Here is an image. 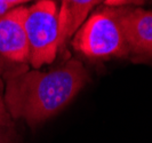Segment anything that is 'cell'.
I'll list each match as a JSON object with an SVG mask.
<instances>
[{"mask_svg":"<svg viewBox=\"0 0 152 143\" xmlns=\"http://www.w3.org/2000/svg\"><path fill=\"white\" fill-rule=\"evenodd\" d=\"M4 78L8 113L34 126L68 106L87 83L88 73L73 59L47 71L25 70Z\"/></svg>","mask_w":152,"mask_h":143,"instance_id":"6da1fadb","label":"cell"},{"mask_svg":"<svg viewBox=\"0 0 152 143\" xmlns=\"http://www.w3.org/2000/svg\"><path fill=\"white\" fill-rule=\"evenodd\" d=\"M72 46L91 59L129 54L120 22V7L107 6L93 13L75 33Z\"/></svg>","mask_w":152,"mask_h":143,"instance_id":"7a4b0ae2","label":"cell"},{"mask_svg":"<svg viewBox=\"0 0 152 143\" xmlns=\"http://www.w3.org/2000/svg\"><path fill=\"white\" fill-rule=\"evenodd\" d=\"M24 30L30 48V64L34 69L54 62L58 46V10L54 0H38L25 7Z\"/></svg>","mask_w":152,"mask_h":143,"instance_id":"3957f363","label":"cell"},{"mask_svg":"<svg viewBox=\"0 0 152 143\" xmlns=\"http://www.w3.org/2000/svg\"><path fill=\"white\" fill-rule=\"evenodd\" d=\"M25 7L12 8L0 18V75L17 73L28 70L30 48L24 30Z\"/></svg>","mask_w":152,"mask_h":143,"instance_id":"277c9868","label":"cell"},{"mask_svg":"<svg viewBox=\"0 0 152 143\" xmlns=\"http://www.w3.org/2000/svg\"><path fill=\"white\" fill-rule=\"evenodd\" d=\"M120 22L130 53L152 55V10L120 7Z\"/></svg>","mask_w":152,"mask_h":143,"instance_id":"5b68a950","label":"cell"},{"mask_svg":"<svg viewBox=\"0 0 152 143\" xmlns=\"http://www.w3.org/2000/svg\"><path fill=\"white\" fill-rule=\"evenodd\" d=\"M104 0H62L58 10V46H63L83 25L93 8Z\"/></svg>","mask_w":152,"mask_h":143,"instance_id":"8992f818","label":"cell"},{"mask_svg":"<svg viewBox=\"0 0 152 143\" xmlns=\"http://www.w3.org/2000/svg\"><path fill=\"white\" fill-rule=\"evenodd\" d=\"M144 0H104V5L107 7H125L129 5H142Z\"/></svg>","mask_w":152,"mask_h":143,"instance_id":"52a82bcc","label":"cell"},{"mask_svg":"<svg viewBox=\"0 0 152 143\" xmlns=\"http://www.w3.org/2000/svg\"><path fill=\"white\" fill-rule=\"evenodd\" d=\"M8 125H10V114L8 113L0 90V126H8Z\"/></svg>","mask_w":152,"mask_h":143,"instance_id":"ba28073f","label":"cell"},{"mask_svg":"<svg viewBox=\"0 0 152 143\" xmlns=\"http://www.w3.org/2000/svg\"><path fill=\"white\" fill-rule=\"evenodd\" d=\"M10 9H12L10 6H8L7 4H5L4 1H1V0H0V18L5 15L7 12H9Z\"/></svg>","mask_w":152,"mask_h":143,"instance_id":"9c48e42d","label":"cell"},{"mask_svg":"<svg viewBox=\"0 0 152 143\" xmlns=\"http://www.w3.org/2000/svg\"><path fill=\"white\" fill-rule=\"evenodd\" d=\"M1 1H4L5 4H7L8 6L14 8V7H16L17 5L23 4V2H26V1H30V0H1Z\"/></svg>","mask_w":152,"mask_h":143,"instance_id":"30bf717a","label":"cell"}]
</instances>
